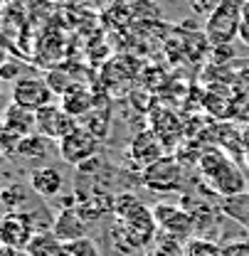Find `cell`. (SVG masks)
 <instances>
[{
	"label": "cell",
	"instance_id": "obj_7",
	"mask_svg": "<svg viewBox=\"0 0 249 256\" xmlns=\"http://www.w3.org/2000/svg\"><path fill=\"white\" fill-rule=\"evenodd\" d=\"M40 229H37L30 212L13 210V212H5L0 217V244H8L13 249L25 252V246L30 244V239Z\"/></svg>",
	"mask_w": 249,
	"mask_h": 256
},
{
	"label": "cell",
	"instance_id": "obj_11",
	"mask_svg": "<svg viewBox=\"0 0 249 256\" xmlns=\"http://www.w3.org/2000/svg\"><path fill=\"white\" fill-rule=\"evenodd\" d=\"M163 156H165V146H163V140L158 138L151 128L136 133L133 140L128 143V158L133 160L141 170L148 168V165H153V162L160 160Z\"/></svg>",
	"mask_w": 249,
	"mask_h": 256
},
{
	"label": "cell",
	"instance_id": "obj_23",
	"mask_svg": "<svg viewBox=\"0 0 249 256\" xmlns=\"http://www.w3.org/2000/svg\"><path fill=\"white\" fill-rule=\"evenodd\" d=\"M239 40L249 44V2L242 8V25H239Z\"/></svg>",
	"mask_w": 249,
	"mask_h": 256
},
{
	"label": "cell",
	"instance_id": "obj_12",
	"mask_svg": "<svg viewBox=\"0 0 249 256\" xmlns=\"http://www.w3.org/2000/svg\"><path fill=\"white\" fill-rule=\"evenodd\" d=\"M64 188V175L55 165H42L30 172V190L42 200H55Z\"/></svg>",
	"mask_w": 249,
	"mask_h": 256
},
{
	"label": "cell",
	"instance_id": "obj_9",
	"mask_svg": "<svg viewBox=\"0 0 249 256\" xmlns=\"http://www.w3.org/2000/svg\"><path fill=\"white\" fill-rule=\"evenodd\" d=\"M35 116H37V133L50 138V140H57V143L67 133H72L74 128L79 126V121L74 116H69L62 106H55V104L35 111Z\"/></svg>",
	"mask_w": 249,
	"mask_h": 256
},
{
	"label": "cell",
	"instance_id": "obj_20",
	"mask_svg": "<svg viewBox=\"0 0 249 256\" xmlns=\"http://www.w3.org/2000/svg\"><path fill=\"white\" fill-rule=\"evenodd\" d=\"M67 256H101V249L92 236H79L67 242Z\"/></svg>",
	"mask_w": 249,
	"mask_h": 256
},
{
	"label": "cell",
	"instance_id": "obj_3",
	"mask_svg": "<svg viewBox=\"0 0 249 256\" xmlns=\"http://www.w3.org/2000/svg\"><path fill=\"white\" fill-rule=\"evenodd\" d=\"M242 0H227L207 18L205 22V40L210 44H232L234 37H239V25H242Z\"/></svg>",
	"mask_w": 249,
	"mask_h": 256
},
{
	"label": "cell",
	"instance_id": "obj_16",
	"mask_svg": "<svg viewBox=\"0 0 249 256\" xmlns=\"http://www.w3.org/2000/svg\"><path fill=\"white\" fill-rule=\"evenodd\" d=\"M47 146H50V138H45L40 133H32V136H25V138L18 140L15 153L25 160H45L47 158Z\"/></svg>",
	"mask_w": 249,
	"mask_h": 256
},
{
	"label": "cell",
	"instance_id": "obj_13",
	"mask_svg": "<svg viewBox=\"0 0 249 256\" xmlns=\"http://www.w3.org/2000/svg\"><path fill=\"white\" fill-rule=\"evenodd\" d=\"M3 126L20 140L25 136L37 133V116H35V111H30V108H23L18 104H10L3 111Z\"/></svg>",
	"mask_w": 249,
	"mask_h": 256
},
{
	"label": "cell",
	"instance_id": "obj_10",
	"mask_svg": "<svg viewBox=\"0 0 249 256\" xmlns=\"http://www.w3.org/2000/svg\"><path fill=\"white\" fill-rule=\"evenodd\" d=\"M89 220L87 214L79 210L77 202H67L64 210H60L57 220L52 222V232L62 239V242H72V239H79V236H87L89 232Z\"/></svg>",
	"mask_w": 249,
	"mask_h": 256
},
{
	"label": "cell",
	"instance_id": "obj_24",
	"mask_svg": "<svg viewBox=\"0 0 249 256\" xmlns=\"http://www.w3.org/2000/svg\"><path fill=\"white\" fill-rule=\"evenodd\" d=\"M0 256H28V254L20 252V249H13V246H8V244H0Z\"/></svg>",
	"mask_w": 249,
	"mask_h": 256
},
{
	"label": "cell",
	"instance_id": "obj_5",
	"mask_svg": "<svg viewBox=\"0 0 249 256\" xmlns=\"http://www.w3.org/2000/svg\"><path fill=\"white\" fill-rule=\"evenodd\" d=\"M141 182L143 188L158 194H173V192L183 190V168L180 160L163 156L160 160H156L153 165L141 170Z\"/></svg>",
	"mask_w": 249,
	"mask_h": 256
},
{
	"label": "cell",
	"instance_id": "obj_4",
	"mask_svg": "<svg viewBox=\"0 0 249 256\" xmlns=\"http://www.w3.org/2000/svg\"><path fill=\"white\" fill-rule=\"evenodd\" d=\"M153 220L158 224V232L175 242H187L197 232L195 214L175 202H158L153 207Z\"/></svg>",
	"mask_w": 249,
	"mask_h": 256
},
{
	"label": "cell",
	"instance_id": "obj_2",
	"mask_svg": "<svg viewBox=\"0 0 249 256\" xmlns=\"http://www.w3.org/2000/svg\"><path fill=\"white\" fill-rule=\"evenodd\" d=\"M197 170L202 175V182L212 192L222 194L224 200L239 197L247 192V178L244 172L219 150H205L197 158Z\"/></svg>",
	"mask_w": 249,
	"mask_h": 256
},
{
	"label": "cell",
	"instance_id": "obj_14",
	"mask_svg": "<svg viewBox=\"0 0 249 256\" xmlns=\"http://www.w3.org/2000/svg\"><path fill=\"white\" fill-rule=\"evenodd\" d=\"M28 256H67V242H62L52 229H42L25 246Z\"/></svg>",
	"mask_w": 249,
	"mask_h": 256
},
{
	"label": "cell",
	"instance_id": "obj_17",
	"mask_svg": "<svg viewBox=\"0 0 249 256\" xmlns=\"http://www.w3.org/2000/svg\"><path fill=\"white\" fill-rule=\"evenodd\" d=\"M79 126H84L92 136H96L99 140H104L109 136V126H111V111H109V106H104V108L94 106L92 111L82 118Z\"/></svg>",
	"mask_w": 249,
	"mask_h": 256
},
{
	"label": "cell",
	"instance_id": "obj_15",
	"mask_svg": "<svg viewBox=\"0 0 249 256\" xmlns=\"http://www.w3.org/2000/svg\"><path fill=\"white\" fill-rule=\"evenodd\" d=\"M60 106H62L69 116H74V118H84V116L92 111L96 104H94V94H92V92H89V89H84V86L79 84V86L69 89L67 94H62Z\"/></svg>",
	"mask_w": 249,
	"mask_h": 256
},
{
	"label": "cell",
	"instance_id": "obj_1",
	"mask_svg": "<svg viewBox=\"0 0 249 256\" xmlns=\"http://www.w3.org/2000/svg\"><path fill=\"white\" fill-rule=\"evenodd\" d=\"M116 222L124 229V249H138L146 246L158 232V224L153 220V210L143 207L133 192H121L114 197V210Z\"/></svg>",
	"mask_w": 249,
	"mask_h": 256
},
{
	"label": "cell",
	"instance_id": "obj_21",
	"mask_svg": "<svg viewBox=\"0 0 249 256\" xmlns=\"http://www.w3.org/2000/svg\"><path fill=\"white\" fill-rule=\"evenodd\" d=\"M222 256H249V239H232L222 244Z\"/></svg>",
	"mask_w": 249,
	"mask_h": 256
},
{
	"label": "cell",
	"instance_id": "obj_18",
	"mask_svg": "<svg viewBox=\"0 0 249 256\" xmlns=\"http://www.w3.org/2000/svg\"><path fill=\"white\" fill-rule=\"evenodd\" d=\"M185 256H222V246L207 236H192L185 242Z\"/></svg>",
	"mask_w": 249,
	"mask_h": 256
},
{
	"label": "cell",
	"instance_id": "obj_6",
	"mask_svg": "<svg viewBox=\"0 0 249 256\" xmlns=\"http://www.w3.org/2000/svg\"><path fill=\"white\" fill-rule=\"evenodd\" d=\"M99 143L101 140L96 136H92L84 126H77L57 143V150H60V158L64 162H69L74 168H82V165H87L89 160L99 156Z\"/></svg>",
	"mask_w": 249,
	"mask_h": 256
},
{
	"label": "cell",
	"instance_id": "obj_19",
	"mask_svg": "<svg viewBox=\"0 0 249 256\" xmlns=\"http://www.w3.org/2000/svg\"><path fill=\"white\" fill-rule=\"evenodd\" d=\"M47 84H50V89L55 92V96H62L67 94L69 89H74V86H79L77 84V79H72V74L69 72H64V69H52V72H47Z\"/></svg>",
	"mask_w": 249,
	"mask_h": 256
},
{
	"label": "cell",
	"instance_id": "obj_8",
	"mask_svg": "<svg viewBox=\"0 0 249 256\" xmlns=\"http://www.w3.org/2000/svg\"><path fill=\"white\" fill-rule=\"evenodd\" d=\"M55 98V92L50 89L47 79L42 76H23L13 84V104L30 108V111H40L45 106H50Z\"/></svg>",
	"mask_w": 249,
	"mask_h": 256
},
{
	"label": "cell",
	"instance_id": "obj_22",
	"mask_svg": "<svg viewBox=\"0 0 249 256\" xmlns=\"http://www.w3.org/2000/svg\"><path fill=\"white\" fill-rule=\"evenodd\" d=\"M190 2H192V10H195V12H200V15L210 18L219 5H222V2H227V0H190Z\"/></svg>",
	"mask_w": 249,
	"mask_h": 256
}]
</instances>
